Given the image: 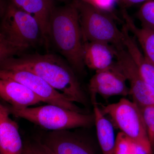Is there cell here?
<instances>
[{
  "label": "cell",
  "mask_w": 154,
  "mask_h": 154,
  "mask_svg": "<svg viewBox=\"0 0 154 154\" xmlns=\"http://www.w3.org/2000/svg\"><path fill=\"white\" fill-rule=\"evenodd\" d=\"M1 69L26 70L35 74L74 102L86 106L88 99L71 66L52 54L14 57L0 61Z\"/></svg>",
  "instance_id": "obj_1"
},
{
  "label": "cell",
  "mask_w": 154,
  "mask_h": 154,
  "mask_svg": "<svg viewBox=\"0 0 154 154\" xmlns=\"http://www.w3.org/2000/svg\"><path fill=\"white\" fill-rule=\"evenodd\" d=\"M48 37L74 70L84 72L85 41L74 2L64 7L54 8L50 19Z\"/></svg>",
  "instance_id": "obj_2"
},
{
  "label": "cell",
  "mask_w": 154,
  "mask_h": 154,
  "mask_svg": "<svg viewBox=\"0 0 154 154\" xmlns=\"http://www.w3.org/2000/svg\"><path fill=\"white\" fill-rule=\"evenodd\" d=\"M41 41L44 42L36 19L11 2L5 6L0 29V61L19 55Z\"/></svg>",
  "instance_id": "obj_3"
},
{
  "label": "cell",
  "mask_w": 154,
  "mask_h": 154,
  "mask_svg": "<svg viewBox=\"0 0 154 154\" xmlns=\"http://www.w3.org/2000/svg\"><path fill=\"white\" fill-rule=\"evenodd\" d=\"M8 107L11 114L51 131L88 127L95 123L94 113H79L57 105L48 104L20 109Z\"/></svg>",
  "instance_id": "obj_4"
},
{
  "label": "cell",
  "mask_w": 154,
  "mask_h": 154,
  "mask_svg": "<svg viewBox=\"0 0 154 154\" xmlns=\"http://www.w3.org/2000/svg\"><path fill=\"white\" fill-rule=\"evenodd\" d=\"M84 41L124 45V35L113 17L105 10L82 0H74Z\"/></svg>",
  "instance_id": "obj_5"
},
{
  "label": "cell",
  "mask_w": 154,
  "mask_h": 154,
  "mask_svg": "<svg viewBox=\"0 0 154 154\" xmlns=\"http://www.w3.org/2000/svg\"><path fill=\"white\" fill-rule=\"evenodd\" d=\"M101 109L105 116H109L113 126L141 146L148 154H154L141 112L135 103L122 98Z\"/></svg>",
  "instance_id": "obj_6"
},
{
  "label": "cell",
  "mask_w": 154,
  "mask_h": 154,
  "mask_svg": "<svg viewBox=\"0 0 154 154\" xmlns=\"http://www.w3.org/2000/svg\"><path fill=\"white\" fill-rule=\"evenodd\" d=\"M0 79L14 80L25 85L38 96L42 102L79 113H87L64 94L33 72L23 69H1Z\"/></svg>",
  "instance_id": "obj_7"
},
{
  "label": "cell",
  "mask_w": 154,
  "mask_h": 154,
  "mask_svg": "<svg viewBox=\"0 0 154 154\" xmlns=\"http://www.w3.org/2000/svg\"><path fill=\"white\" fill-rule=\"evenodd\" d=\"M116 63L130 84V95L139 107L154 105V89L140 75L124 45H113Z\"/></svg>",
  "instance_id": "obj_8"
},
{
  "label": "cell",
  "mask_w": 154,
  "mask_h": 154,
  "mask_svg": "<svg viewBox=\"0 0 154 154\" xmlns=\"http://www.w3.org/2000/svg\"><path fill=\"white\" fill-rule=\"evenodd\" d=\"M127 81L116 63L109 68L96 71L89 84L91 96L99 94L104 99L113 96L130 95Z\"/></svg>",
  "instance_id": "obj_9"
},
{
  "label": "cell",
  "mask_w": 154,
  "mask_h": 154,
  "mask_svg": "<svg viewBox=\"0 0 154 154\" xmlns=\"http://www.w3.org/2000/svg\"><path fill=\"white\" fill-rule=\"evenodd\" d=\"M40 139L55 154H96L87 142L67 129L50 131Z\"/></svg>",
  "instance_id": "obj_10"
},
{
  "label": "cell",
  "mask_w": 154,
  "mask_h": 154,
  "mask_svg": "<svg viewBox=\"0 0 154 154\" xmlns=\"http://www.w3.org/2000/svg\"><path fill=\"white\" fill-rule=\"evenodd\" d=\"M7 105H0V153L22 154L24 146L19 125L10 117Z\"/></svg>",
  "instance_id": "obj_11"
},
{
  "label": "cell",
  "mask_w": 154,
  "mask_h": 154,
  "mask_svg": "<svg viewBox=\"0 0 154 154\" xmlns=\"http://www.w3.org/2000/svg\"><path fill=\"white\" fill-rule=\"evenodd\" d=\"M0 96L16 109H24L42 102L28 87L10 79H0Z\"/></svg>",
  "instance_id": "obj_12"
},
{
  "label": "cell",
  "mask_w": 154,
  "mask_h": 154,
  "mask_svg": "<svg viewBox=\"0 0 154 154\" xmlns=\"http://www.w3.org/2000/svg\"><path fill=\"white\" fill-rule=\"evenodd\" d=\"M115 50L111 45L99 42H84V63L89 68L96 72L109 68L115 64Z\"/></svg>",
  "instance_id": "obj_13"
},
{
  "label": "cell",
  "mask_w": 154,
  "mask_h": 154,
  "mask_svg": "<svg viewBox=\"0 0 154 154\" xmlns=\"http://www.w3.org/2000/svg\"><path fill=\"white\" fill-rule=\"evenodd\" d=\"M52 0H11L18 8L29 14L38 22L45 46L49 43L48 27L51 15L54 7Z\"/></svg>",
  "instance_id": "obj_14"
},
{
  "label": "cell",
  "mask_w": 154,
  "mask_h": 154,
  "mask_svg": "<svg viewBox=\"0 0 154 154\" xmlns=\"http://www.w3.org/2000/svg\"><path fill=\"white\" fill-rule=\"evenodd\" d=\"M94 106L95 124L97 138L103 154H115L116 138L113 125L102 113L96 102V96L91 97Z\"/></svg>",
  "instance_id": "obj_15"
},
{
  "label": "cell",
  "mask_w": 154,
  "mask_h": 154,
  "mask_svg": "<svg viewBox=\"0 0 154 154\" xmlns=\"http://www.w3.org/2000/svg\"><path fill=\"white\" fill-rule=\"evenodd\" d=\"M122 14L128 30L133 35L147 59L154 65V29L138 27L125 10H122Z\"/></svg>",
  "instance_id": "obj_16"
},
{
  "label": "cell",
  "mask_w": 154,
  "mask_h": 154,
  "mask_svg": "<svg viewBox=\"0 0 154 154\" xmlns=\"http://www.w3.org/2000/svg\"><path fill=\"white\" fill-rule=\"evenodd\" d=\"M128 53L143 79L154 89V65L147 59L137 45L130 48Z\"/></svg>",
  "instance_id": "obj_17"
},
{
  "label": "cell",
  "mask_w": 154,
  "mask_h": 154,
  "mask_svg": "<svg viewBox=\"0 0 154 154\" xmlns=\"http://www.w3.org/2000/svg\"><path fill=\"white\" fill-rule=\"evenodd\" d=\"M115 154H148L139 145L120 133L116 137Z\"/></svg>",
  "instance_id": "obj_18"
},
{
  "label": "cell",
  "mask_w": 154,
  "mask_h": 154,
  "mask_svg": "<svg viewBox=\"0 0 154 154\" xmlns=\"http://www.w3.org/2000/svg\"><path fill=\"white\" fill-rule=\"evenodd\" d=\"M137 17L141 26L154 30V0H148L139 9Z\"/></svg>",
  "instance_id": "obj_19"
},
{
  "label": "cell",
  "mask_w": 154,
  "mask_h": 154,
  "mask_svg": "<svg viewBox=\"0 0 154 154\" xmlns=\"http://www.w3.org/2000/svg\"><path fill=\"white\" fill-rule=\"evenodd\" d=\"M139 107L145 125L149 141L154 153V105Z\"/></svg>",
  "instance_id": "obj_20"
},
{
  "label": "cell",
  "mask_w": 154,
  "mask_h": 154,
  "mask_svg": "<svg viewBox=\"0 0 154 154\" xmlns=\"http://www.w3.org/2000/svg\"><path fill=\"white\" fill-rule=\"evenodd\" d=\"M27 145L34 154H55L41 141L40 138Z\"/></svg>",
  "instance_id": "obj_21"
},
{
  "label": "cell",
  "mask_w": 154,
  "mask_h": 154,
  "mask_svg": "<svg viewBox=\"0 0 154 154\" xmlns=\"http://www.w3.org/2000/svg\"><path fill=\"white\" fill-rule=\"evenodd\" d=\"M122 4L125 7H129L134 5L145 3L148 0H120Z\"/></svg>",
  "instance_id": "obj_22"
},
{
  "label": "cell",
  "mask_w": 154,
  "mask_h": 154,
  "mask_svg": "<svg viewBox=\"0 0 154 154\" xmlns=\"http://www.w3.org/2000/svg\"><path fill=\"white\" fill-rule=\"evenodd\" d=\"M22 154H34V153L31 151L30 148L27 144L24 146V149Z\"/></svg>",
  "instance_id": "obj_23"
},
{
  "label": "cell",
  "mask_w": 154,
  "mask_h": 154,
  "mask_svg": "<svg viewBox=\"0 0 154 154\" xmlns=\"http://www.w3.org/2000/svg\"><path fill=\"white\" fill-rule=\"evenodd\" d=\"M82 1L99 7V5L97 3V0H82Z\"/></svg>",
  "instance_id": "obj_24"
}]
</instances>
